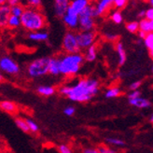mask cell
I'll list each match as a JSON object with an SVG mask.
<instances>
[{
	"mask_svg": "<svg viewBox=\"0 0 153 153\" xmlns=\"http://www.w3.org/2000/svg\"><path fill=\"white\" fill-rule=\"evenodd\" d=\"M100 90V82L93 78H82L74 85H62L58 93L65 96L72 102L86 103L91 101Z\"/></svg>",
	"mask_w": 153,
	"mask_h": 153,
	"instance_id": "1",
	"label": "cell"
},
{
	"mask_svg": "<svg viewBox=\"0 0 153 153\" xmlns=\"http://www.w3.org/2000/svg\"><path fill=\"white\" fill-rule=\"evenodd\" d=\"M21 18V26L28 32L38 31L47 26V19L40 9L25 7Z\"/></svg>",
	"mask_w": 153,
	"mask_h": 153,
	"instance_id": "2",
	"label": "cell"
},
{
	"mask_svg": "<svg viewBox=\"0 0 153 153\" xmlns=\"http://www.w3.org/2000/svg\"><path fill=\"white\" fill-rule=\"evenodd\" d=\"M60 59V75L65 78H71L78 75L82 65L85 62L83 54L79 52L65 53L59 56Z\"/></svg>",
	"mask_w": 153,
	"mask_h": 153,
	"instance_id": "3",
	"label": "cell"
},
{
	"mask_svg": "<svg viewBox=\"0 0 153 153\" xmlns=\"http://www.w3.org/2000/svg\"><path fill=\"white\" fill-rule=\"evenodd\" d=\"M48 63H49V57H40L33 60L26 66L27 76L31 79L43 78L47 74H49Z\"/></svg>",
	"mask_w": 153,
	"mask_h": 153,
	"instance_id": "4",
	"label": "cell"
},
{
	"mask_svg": "<svg viewBox=\"0 0 153 153\" xmlns=\"http://www.w3.org/2000/svg\"><path fill=\"white\" fill-rule=\"evenodd\" d=\"M95 18L96 14L94 10V2L88 5L79 15V28L81 31H89V30L95 29Z\"/></svg>",
	"mask_w": 153,
	"mask_h": 153,
	"instance_id": "5",
	"label": "cell"
},
{
	"mask_svg": "<svg viewBox=\"0 0 153 153\" xmlns=\"http://www.w3.org/2000/svg\"><path fill=\"white\" fill-rule=\"evenodd\" d=\"M0 71L5 75L16 76L21 72V67L10 56L0 55Z\"/></svg>",
	"mask_w": 153,
	"mask_h": 153,
	"instance_id": "6",
	"label": "cell"
},
{
	"mask_svg": "<svg viewBox=\"0 0 153 153\" xmlns=\"http://www.w3.org/2000/svg\"><path fill=\"white\" fill-rule=\"evenodd\" d=\"M62 50L65 53H74L80 51L78 39H76V33L74 30H69L64 36L62 40Z\"/></svg>",
	"mask_w": 153,
	"mask_h": 153,
	"instance_id": "7",
	"label": "cell"
},
{
	"mask_svg": "<svg viewBox=\"0 0 153 153\" xmlns=\"http://www.w3.org/2000/svg\"><path fill=\"white\" fill-rule=\"evenodd\" d=\"M97 38V33L95 30H89V31H81L79 30L76 32V39H78L79 47L80 51H85L90 46L95 44Z\"/></svg>",
	"mask_w": 153,
	"mask_h": 153,
	"instance_id": "8",
	"label": "cell"
},
{
	"mask_svg": "<svg viewBox=\"0 0 153 153\" xmlns=\"http://www.w3.org/2000/svg\"><path fill=\"white\" fill-rule=\"evenodd\" d=\"M94 5L96 17H102L108 14L113 7V0H97Z\"/></svg>",
	"mask_w": 153,
	"mask_h": 153,
	"instance_id": "9",
	"label": "cell"
},
{
	"mask_svg": "<svg viewBox=\"0 0 153 153\" xmlns=\"http://www.w3.org/2000/svg\"><path fill=\"white\" fill-rule=\"evenodd\" d=\"M62 20L65 25L69 30H74L75 31L79 28V15L71 11L70 10L67 9L66 12L62 17Z\"/></svg>",
	"mask_w": 153,
	"mask_h": 153,
	"instance_id": "10",
	"label": "cell"
},
{
	"mask_svg": "<svg viewBox=\"0 0 153 153\" xmlns=\"http://www.w3.org/2000/svg\"><path fill=\"white\" fill-rule=\"evenodd\" d=\"M71 0H53L54 2V12L56 16L62 18L64 14L66 12L68 7H69Z\"/></svg>",
	"mask_w": 153,
	"mask_h": 153,
	"instance_id": "11",
	"label": "cell"
},
{
	"mask_svg": "<svg viewBox=\"0 0 153 153\" xmlns=\"http://www.w3.org/2000/svg\"><path fill=\"white\" fill-rule=\"evenodd\" d=\"M91 3V0H71L68 10L79 15V13L85 9V7Z\"/></svg>",
	"mask_w": 153,
	"mask_h": 153,
	"instance_id": "12",
	"label": "cell"
},
{
	"mask_svg": "<svg viewBox=\"0 0 153 153\" xmlns=\"http://www.w3.org/2000/svg\"><path fill=\"white\" fill-rule=\"evenodd\" d=\"M48 72L51 76H60V59L59 56L49 57L48 63Z\"/></svg>",
	"mask_w": 153,
	"mask_h": 153,
	"instance_id": "13",
	"label": "cell"
},
{
	"mask_svg": "<svg viewBox=\"0 0 153 153\" xmlns=\"http://www.w3.org/2000/svg\"><path fill=\"white\" fill-rule=\"evenodd\" d=\"M10 16V6L4 4L0 6V29L7 28L9 17Z\"/></svg>",
	"mask_w": 153,
	"mask_h": 153,
	"instance_id": "14",
	"label": "cell"
},
{
	"mask_svg": "<svg viewBox=\"0 0 153 153\" xmlns=\"http://www.w3.org/2000/svg\"><path fill=\"white\" fill-rule=\"evenodd\" d=\"M28 38L30 40L35 42H46L49 39V33L44 30H38V31L29 32Z\"/></svg>",
	"mask_w": 153,
	"mask_h": 153,
	"instance_id": "15",
	"label": "cell"
},
{
	"mask_svg": "<svg viewBox=\"0 0 153 153\" xmlns=\"http://www.w3.org/2000/svg\"><path fill=\"white\" fill-rule=\"evenodd\" d=\"M0 110L10 115H16L18 113V105L14 102L4 100L0 102Z\"/></svg>",
	"mask_w": 153,
	"mask_h": 153,
	"instance_id": "16",
	"label": "cell"
},
{
	"mask_svg": "<svg viewBox=\"0 0 153 153\" xmlns=\"http://www.w3.org/2000/svg\"><path fill=\"white\" fill-rule=\"evenodd\" d=\"M129 104L133 106H135L137 108H147L151 105V103L148 99L143 98L141 96L134 98V99H129Z\"/></svg>",
	"mask_w": 153,
	"mask_h": 153,
	"instance_id": "17",
	"label": "cell"
},
{
	"mask_svg": "<svg viewBox=\"0 0 153 153\" xmlns=\"http://www.w3.org/2000/svg\"><path fill=\"white\" fill-rule=\"evenodd\" d=\"M36 93L44 97H50L56 93V88L50 85H40L36 88Z\"/></svg>",
	"mask_w": 153,
	"mask_h": 153,
	"instance_id": "18",
	"label": "cell"
},
{
	"mask_svg": "<svg viewBox=\"0 0 153 153\" xmlns=\"http://www.w3.org/2000/svg\"><path fill=\"white\" fill-rule=\"evenodd\" d=\"M84 59H85L86 62H94L97 58V47L96 45L94 44L90 46L89 48L85 50V53L83 54Z\"/></svg>",
	"mask_w": 153,
	"mask_h": 153,
	"instance_id": "19",
	"label": "cell"
},
{
	"mask_svg": "<svg viewBox=\"0 0 153 153\" xmlns=\"http://www.w3.org/2000/svg\"><path fill=\"white\" fill-rule=\"evenodd\" d=\"M116 51H117L118 58H119V61H118L119 65L122 66L126 62L127 56H126V51H125V49H124V46L121 42H117L116 43Z\"/></svg>",
	"mask_w": 153,
	"mask_h": 153,
	"instance_id": "20",
	"label": "cell"
},
{
	"mask_svg": "<svg viewBox=\"0 0 153 153\" xmlns=\"http://www.w3.org/2000/svg\"><path fill=\"white\" fill-rule=\"evenodd\" d=\"M120 94H121V90L117 86H112L105 91V97L108 98V99H111V98L119 97Z\"/></svg>",
	"mask_w": 153,
	"mask_h": 153,
	"instance_id": "21",
	"label": "cell"
},
{
	"mask_svg": "<svg viewBox=\"0 0 153 153\" xmlns=\"http://www.w3.org/2000/svg\"><path fill=\"white\" fill-rule=\"evenodd\" d=\"M21 26V18L11 15L9 17L7 20V28L10 29H17Z\"/></svg>",
	"mask_w": 153,
	"mask_h": 153,
	"instance_id": "22",
	"label": "cell"
},
{
	"mask_svg": "<svg viewBox=\"0 0 153 153\" xmlns=\"http://www.w3.org/2000/svg\"><path fill=\"white\" fill-rule=\"evenodd\" d=\"M14 120H15V124H16V126L21 130L22 132H24V133H29V129H28L26 120H25V118L17 117V118H15Z\"/></svg>",
	"mask_w": 153,
	"mask_h": 153,
	"instance_id": "23",
	"label": "cell"
},
{
	"mask_svg": "<svg viewBox=\"0 0 153 153\" xmlns=\"http://www.w3.org/2000/svg\"><path fill=\"white\" fill-rule=\"evenodd\" d=\"M26 120V123L29 129V133H32V134H37L39 132V126L36 123V122L31 119V118H25Z\"/></svg>",
	"mask_w": 153,
	"mask_h": 153,
	"instance_id": "24",
	"label": "cell"
},
{
	"mask_svg": "<svg viewBox=\"0 0 153 153\" xmlns=\"http://www.w3.org/2000/svg\"><path fill=\"white\" fill-rule=\"evenodd\" d=\"M105 144L108 146H113V147H123L125 145V142L120 138H116V137H108L105 138Z\"/></svg>",
	"mask_w": 153,
	"mask_h": 153,
	"instance_id": "25",
	"label": "cell"
},
{
	"mask_svg": "<svg viewBox=\"0 0 153 153\" xmlns=\"http://www.w3.org/2000/svg\"><path fill=\"white\" fill-rule=\"evenodd\" d=\"M25 9V6L22 4L11 6L10 7V14L14 15V16H17V17H21Z\"/></svg>",
	"mask_w": 153,
	"mask_h": 153,
	"instance_id": "26",
	"label": "cell"
},
{
	"mask_svg": "<svg viewBox=\"0 0 153 153\" xmlns=\"http://www.w3.org/2000/svg\"><path fill=\"white\" fill-rule=\"evenodd\" d=\"M110 19L114 24H116V25H120L122 24V22H123V16H122L120 10H116L115 11H113L110 14Z\"/></svg>",
	"mask_w": 153,
	"mask_h": 153,
	"instance_id": "27",
	"label": "cell"
},
{
	"mask_svg": "<svg viewBox=\"0 0 153 153\" xmlns=\"http://www.w3.org/2000/svg\"><path fill=\"white\" fill-rule=\"evenodd\" d=\"M138 24H139V30L146 33L150 32V21L149 20H148L147 18H142L140 22H138Z\"/></svg>",
	"mask_w": 153,
	"mask_h": 153,
	"instance_id": "28",
	"label": "cell"
},
{
	"mask_svg": "<svg viewBox=\"0 0 153 153\" xmlns=\"http://www.w3.org/2000/svg\"><path fill=\"white\" fill-rule=\"evenodd\" d=\"M25 2V7H35V9H40L42 6V0H22Z\"/></svg>",
	"mask_w": 153,
	"mask_h": 153,
	"instance_id": "29",
	"label": "cell"
},
{
	"mask_svg": "<svg viewBox=\"0 0 153 153\" xmlns=\"http://www.w3.org/2000/svg\"><path fill=\"white\" fill-rule=\"evenodd\" d=\"M126 29L127 31L130 32V33H133V34H135L138 32L139 30V24L138 22H130L126 25Z\"/></svg>",
	"mask_w": 153,
	"mask_h": 153,
	"instance_id": "30",
	"label": "cell"
},
{
	"mask_svg": "<svg viewBox=\"0 0 153 153\" xmlns=\"http://www.w3.org/2000/svg\"><path fill=\"white\" fill-rule=\"evenodd\" d=\"M144 43L149 50L153 48V32H149L147 34L146 37L144 38Z\"/></svg>",
	"mask_w": 153,
	"mask_h": 153,
	"instance_id": "31",
	"label": "cell"
},
{
	"mask_svg": "<svg viewBox=\"0 0 153 153\" xmlns=\"http://www.w3.org/2000/svg\"><path fill=\"white\" fill-rule=\"evenodd\" d=\"M98 153H115L116 150H114L113 149L109 148L108 145H100L99 147L96 148Z\"/></svg>",
	"mask_w": 153,
	"mask_h": 153,
	"instance_id": "32",
	"label": "cell"
},
{
	"mask_svg": "<svg viewBox=\"0 0 153 153\" xmlns=\"http://www.w3.org/2000/svg\"><path fill=\"white\" fill-rule=\"evenodd\" d=\"M57 151L59 153H71L73 150H72V148L69 146V145L67 144H61L58 146L57 148Z\"/></svg>",
	"mask_w": 153,
	"mask_h": 153,
	"instance_id": "33",
	"label": "cell"
},
{
	"mask_svg": "<svg viewBox=\"0 0 153 153\" xmlns=\"http://www.w3.org/2000/svg\"><path fill=\"white\" fill-rule=\"evenodd\" d=\"M128 0H113V7L116 10H121L127 5Z\"/></svg>",
	"mask_w": 153,
	"mask_h": 153,
	"instance_id": "34",
	"label": "cell"
},
{
	"mask_svg": "<svg viewBox=\"0 0 153 153\" xmlns=\"http://www.w3.org/2000/svg\"><path fill=\"white\" fill-rule=\"evenodd\" d=\"M75 112H76V108L72 105H68L64 109V114L65 115V116H68V117L73 116V115L75 114Z\"/></svg>",
	"mask_w": 153,
	"mask_h": 153,
	"instance_id": "35",
	"label": "cell"
},
{
	"mask_svg": "<svg viewBox=\"0 0 153 153\" xmlns=\"http://www.w3.org/2000/svg\"><path fill=\"white\" fill-rule=\"evenodd\" d=\"M139 96H141L140 91L138 90H134V91H132L131 93L128 94V99H134V98L139 97Z\"/></svg>",
	"mask_w": 153,
	"mask_h": 153,
	"instance_id": "36",
	"label": "cell"
},
{
	"mask_svg": "<svg viewBox=\"0 0 153 153\" xmlns=\"http://www.w3.org/2000/svg\"><path fill=\"white\" fill-rule=\"evenodd\" d=\"M142 85V81L140 80H136L134 82H133L131 85H130V90L131 91H134V90H138L140 88V86Z\"/></svg>",
	"mask_w": 153,
	"mask_h": 153,
	"instance_id": "37",
	"label": "cell"
},
{
	"mask_svg": "<svg viewBox=\"0 0 153 153\" xmlns=\"http://www.w3.org/2000/svg\"><path fill=\"white\" fill-rule=\"evenodd\" d=\"M146 18L149 21H153V7L146 10Z\"/></svg>",
	"mask_w": 153,
	"mask_h": 153,
	"instance_id": "38",
	"label": "cell"
},
{
	"mask_svg": "<svg viewBox=\"0 0 153 153\" xmlns=\"http://www.w3.org/2000/svg\"><path fill=\"white\" fill-rule=\"evenodd\" d=\"M83 153H98L96 148H93V147H89V148H85L82 149Z\"/></svg>",
	"mask_w": 153,
	"mask_h": 153,
	"instance_id": "39",
	"label": "cell"
},
{
	"mask_svg": "<svg viewBox=\"0 0 153 153\" xmlns=\"http://www.w3.org/2000/svg\"><path fill=\"white\" fill-rule=\"evenodd\" d=\"M7 4L11 6L18 5V4H22V0H7Z\"/></svg>",
	"mask_w": 153,
	"mask_h": 153,
	"instance_id": "40",
	"label": "cell"
},
{
	"mask_svg": "<svg viewBox=\"0 0 153 153\" xmlns=\"http://www.w3.org/2000/svg\"><path fill=\"white\" fill-rule=\"evenodd\" d=\"M137 34H138L139 38H141V39H144V38L146 37V36H147L148 33L144 32V31H141V30H138V32H137Z\"/></svg>",
	"mask_w": 153,
	"mask_h": 153,
	"instance_id": "41",
	"label": "cell"
},
{
	"mask_svg": "<svg viewBox=\"0 0 153 153\" xmlns=\"http://www.w3.org/2000/svg\"><path fill=\"white\" fill-rule=\"evenodd\" d=\"M117 36H115V35H106L105 36V38L108 40H111V41H113V40H116L117 39Z\"/></svg>",
	"mask_w": 153,
	"mask_h": 153,
	"instance_id": "42",
	"label": "cell"
},
{
	"mask_svg": "<svg viewBox=\"0 0 153 153\" xmlns=\"http://www.w3.org/2000/svg\"><path fill=\"white\" fill-rule=\"evenodd\" d=\"M4 149H6V146H5V143L3 142V140L0 138V152H3Z\"/></svg>",
	"mask_w": 153,
	"mask_h": 153,
	"instance_id": "43",
	"label": "cell"
},
{
	"mask_svg": "<svg viewBox=\"0 0 153 153\" xmlns=\"http://www.w3.org/2000/svg\"><path fill=\"white\" fill-rule=\"evenodd\" d=\"M138 17H139L140 19H142V18H146V10H141V11H139V13H138Z\"/></svg>",
	"mask_w": 153,
	"mask_h": 153,
	"instance_id": "44",
	"label": "cell"
},
{
	"mask_svg": "<svg viewBox=\"0 0 153 153\" xmlns=\"http://www.w3.org/2000/svg\"><path fill=\"white\" fill-rule=\"evenodd\" d=\"M3 79H4V76H3V73L0 71V82H2L3 81Z\"/></svg>",
	"mask_w": 153,
	"mask_h": 153,
	"instance_id": "45",
	"label": "cell"
},
{
	"mask_svg": "<svg viewBox=\"0 0 153 153\" xmlns=\"http://www.w3.org/2000/svg\"><path fill=\"white\" fill-rule=\"evenodd\" d=\"M150 32H153V21H150Z\"/></svg>",
	"mask_w": 153,
	"mask_h": 153,
	"instance_id": "46",
	"label": "cell"
},
{
	"mask_svg": "<svg viewBox=\"0 0 153 153\" xmlns=\"http://www.w3.org/2000/svg\"><path fill=\"white\" fill-rule=\"evenodd\" d=\"M149 122L151 124H153V113L151 114V116H150V118H149Z\"/></svg>",
	"mask_w": 153,
	"mask_h": 153,
	"instance_id": "47",
	"label": "cell"
},
{
	"mask_svg": "<svg viewBox=\"0 0 153 153\" xmlns=\"http://www.w3.org/2000/svg\"><path fill=\"white\" fill-rule=\"evenodd\" d=\"M4 4H7V0H0V6Z\"/></svg>",
	"mask_w": 153,
	"mask_h": 153,
	"instance_id": "48",
	"label": "cell"
},
{
	"mask_svg": "<svg viewBox=\"0 0 153 153\" xmlns=\"http://www.w3.org/2000/svg\"><path fill=\"white\" fill-rule=\"evenodd\" d=\"M149 52H150V56H151V57L153 58V48L149 50Z\"/></svg>",
	"mask_w": 153,
	"mask_h": 153,
	"instance_id": "49",
	"label": "cell"
},
{
	"mask_svg": "<svg viewBox=\"0 0 153 153\" xmlns=\"http://www.w3.org/2000/svg\"><path fill=\"white\" fill-rule=\"evenodd\" d=\"M149 4L151 5V7H153V0H149Z\"/></svg>",
	"mask_w": 153,
	"mask_h": 153,
	"instance_id": "50",
	"label": "cell"
},
{
	"mask_svg": "<svg viewBox=\"0 0 153 153\" xmlns=\"http://www.w3.org/2000/svg\"><path fill=\"white\" fill-rule=\"evenodd\" d=\"M152 72H153V67H152Z\"/></svg>",
	"mask_w": 153,
	"mask_h": 153,
	"instance_id": "51",
	"label": "cell"
}]
</instances>
